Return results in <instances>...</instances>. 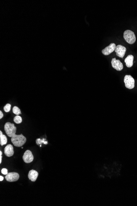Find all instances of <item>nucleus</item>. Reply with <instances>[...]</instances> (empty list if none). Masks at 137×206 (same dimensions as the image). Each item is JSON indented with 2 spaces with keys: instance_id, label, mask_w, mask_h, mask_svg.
Instances as JSON below:
<instances>
[{
  "instance_id": "nucleus-8",
  "label": "nucleus",
  "mask_w": 137,
  "mask_h": 206,
  "mask_svg": "<svg viewBox=\"0 0 137 206\" xmlns=\"http://www.w3.org/2000/svg\"><path fill=\"white\" fill-rule=\"evenodd\" d=\"M111 64L113 68L117 70L121 71L123 69V65L120 60H116V58H113L111 61Z\"/></svg>"
},
{
  "instance_id": "nucleus-17",
  "label": "nucleus",
  "mask_w": 137,
  "mask_h": 206,
  "mask_svg": "<svg viewBox=\"0 0 137 206\" xmlns=\"http://www.w3.org/2000/svg\"><path fill=\"white\" fill-rule=\"evenodd\" d=\"M1 173L4 175H7L8 173V170L6 168H3L2 169Z\"/></svg>"
},
{
  "instance_id": "nucleus-12",
  "label": "nucleus",
  "mask_w": 137,
  "mask_h": 206,
  "mask_svg": "<svg viewBox=\"0 0 137 206\" xmlns=\"http://www.w3.org/2000/svg\"><path fill=\"white\" fill-rule=\"evenodd\" d=\"M134 57L132 55H129L124 60L126 65L128 68L132 67L133 64Z\"/></svg>"
},
{
  "instance_id": "nucleus-5",
  "label": "nucleus",
  "mask_w": 137,
  "mask_h": 206,
  "mask_svg": "<svg viewBox=\"0 0 137 206\" xmlns=\"http://www.w3.org/2000/svg\"><path fill=\"white\" fill-rule=\"evenodd\" d=\"M19 178L18 174L15 172L8 173L5 177L6 181L10 182H16Z\"/></svg>"
},
{
  "instance_id": "nucleus-3",
  "label": "nucleus",
  "mask_w": 137,
  "mask_h": 206,
  "mask_svg": "<svg viewBox=\"0 0 137 206\" xmlns=\"http://www.w3.org/2000/svg\"><path fill=\"white\" fill-rule=\"evenodd\" d=\"M124 38L126 42L129 44H133L136 41V37L134 33L131 30H127L124 33Z\"/></svg>"
},
{
  "instance_id": "nucleus-10",
  "label": "nucleus",
  "mask_w": 137,
  "mask_h": 206,
  "mask_svg": "<svg viewBox=\"0 0 137 206\" xmlns=\"http://www.w3.org/2000/svg\"><path fill=\"white\" fill-rule=\"evenodd\" d=\"M4 153L7 157H10L13 156L14 154L13 147L12 145H7L4 149Z\"/></svg>"
},
{
  "instance_id": "nucleus-16",
  "label": "nucleus",
  "mask_w": 137,
  "mask_h": 206,
  "mask_svg": "<svg viewBox=\"0 0 137 206\" xmlns=\"http://www.w3.org/2000/svg\"><path fill=\"white\" fill-rule=\"evenodd\" d=\"M11 104H6L4 107V110L5 112H8L10 111L11 109Z\"/></svg>"
},
{
  "instance_id": "nucleus-2",
  "label": "nucleus",
  "mask_w": 137,
  "mask_h": 206,
  "mask_svg": "<svg viewBox=\"0 0 137 206\" xmlns=\"http://www.w3.org/2000/svg\"><path fill=\"white\" fill-rule=\"evenodd\" d=\"M4 130L6 134L9 137H12L16 134V128L14 124L10 122H7L4 126Z\"/></svg>"
},
{
  "instance_id": "nucleus-15",
  "label": "nucleus",
  "mask_w": 137,
  "mask_h": 206,
  "mask_svg": "<svg viewBox=\"0 0 137 206\" xmlns=\"http://www.w3.org/2000/svg\"><path fill=\"white\" fill-rule=\"evenodd\" d=\"M14 121L15 123L17 124H21L22 122V119L21 117L19 115H16L14 118Z\"/></svg>"
},
{
  "instance_id": "nucleus-14",
  "label": "nucleus",
  "mask_w": 137,
  "mask_h": 206,
  "mask_svg": "<svg viewBox=\"0 0 137 206\" xmlns=\"http://www.w3.org/2000/svg\"><path fill=\"white\" fill-rule=\"evenodd\" d=\"M12 111H13V113L16 115H19V114H21L20 109L16 106H14L13 107V109H12Z\"/></svg>"
},
{
  "instance_id": "nucleus-7",
  "label": "nucleus",
  "mask_w": 137,
  "mask_h": 206,
  "mask_svg": "<svg viewBox=\"0 0 137 206\" xmlns=\"http://www.w3.org/2000/svg\"><path fill=\"white\" fill-rule=\"evenodd\" d=\"M23 159L26 163H29L32 162L33 160L34 156L32 152L29 150L26 151L23 156Z\"/></svg>"
},
{
  "instance_id": "nucleus-20",
  "label": "nucleus",
  "mask_w": 137,
  "mask_h": 206,
  "mask_svg": "<svg viewBox=\"0 0 137 206\" xmlns=\"http://www.w3.org/2000/svg\"><path fill=\"white\" fill-rule=\"evenodd\" d=\"M4 180V177H2V176H0V181L1 182V181H3Z\"/></svg>"
},
{
  "instance_id": "nucleus-9",
  "label": "nucleus",
  "mask_w": 137,
  "mask_h": 206,
  "mask_svg": "<svg viewBox=\"0 0 137 206\" xmlns=\"http://www.w3.org/2000/svg\"><path fill=\"white\" fill-rule=\"evenodd\" d=\"M116 46L115 43H111L109 46H106L102 50V53L104 55H109L115 50Z\"/></svg>"
},
{
  "instance_id": "nucleus-11",
  "label": "nucleus",
  "mask_w": 137,
  "mask_h": 206,
  "mask_svg": "<svg viewBox=\"0 0 137 206\" xmlns=\"http://www.w3.org/2000/svg\"><path fill=\"white\" fill-rule=\"evenodd\" d=\"M38 176V173L35 170H31L28 173V177L30 180L32 182H35L36 181L37 178Z\"/></svg>"
},
{
  "instance_id": "nucleus-1",
  "label": "nucleus",
  "mask_w": 137,
  "mask_h": 206,
  "mask_svg": "<svg viewBox=\"0 0 137 206\" xmlns=\"http://www.w3.org/2000/svg\"><path fill=\"white\" fill-rule=\"evenodd\" d=\"M11 140L14 146L21 147L26 142V138L22 134L19 135L15 134L11 137Z\"/></svg>"
},
{
  "instance_id": "nucleus-19",
  "label": "nucleus",
  "mask_w": 137,
  "mask_h": 206,
  "mask_svg": "<svg viewBox=\"0 0 137 206\" xmlns=\"http://www.w3.org/2000/svg\"><path fill=\"white\" fill-rule=\"evenodd\" d=\"M3 117H4V114H3L1 111H0V119H1Z\"/></svg>"
},
{
  "instance_id": "nucleus-18",
  "label": "nucleus",
  "mask_w": 137,
  "mask_h": 206,
  "mask_svg": "<svg viewBox=\"0 0 137 206\" xmlns=\"http://www.w3.org/2000/svg\"><path fill=\"white\" fill-rule=\"evenodd\" d=\"M2 152L1 151H0V164H1L2 162Z\"/></svg>"
},
{
  "instance_id": "nucleus-4",
  "label": "nucleus",
  "mask_w": 137,
  "mask_h": 206,
  "mask_svg": "<svg viewBox=\"0 0 137 206\" xmlns=\"http://www.w3.org/2000/svg\"><path fill=\"white\" fill-rule=\"evenodd\" d=\"M124 82L126 88L131 89L135 87V80L130 75H126L124 77Z\"/></svg>"
},
{
  "instance_id": "nucleus-6",
  "label": "nucleus",
  "mask_w": 137,
  "mask_h": 206,
  "mask_svg": "<svg viewBox=\"0 0 137 206\" xmlns=\"http://www.w3.org/2000/svg\"><path fill=\"white\" fill-rule=\"evenodd\" d=\"M126 51V49L124 46L122 45H117L116 46L115 51L116 53V55L119 57L123 58V57L125 55Z\"/></svg>"
},
{
  "instance_id": "nucleus-13",
  "label": "nucleus",
  "mask_w": 137,
  "mask_h": 206,
  "mask_svg": "<svg viewBox=\"0 0 137 206\" xmlns=\"http://www.w3.org/2000/svg\"><path fill=\"white\" fill-rule=\"evenodd\" d=\"M7 143V138L6 135L3 134L2 131H0V144L3 146Z\"/></svg>"
}]
</instances>
